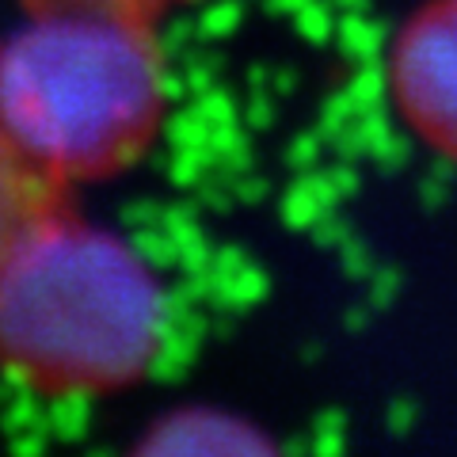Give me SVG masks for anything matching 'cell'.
<instances>
[{"label":"cell","instance_id":"obj_1","mask_svg":"<svg viewBox=\"0 0 457 457\" xmlns=\"http://www.w3.org/2000/svg\"><path fill=\"white\" fill-rule=\"evenodd\" d=\"M153 267L62 198L0 263V366L50 396H107L149 374L164 336Z\"/></svg>","mask_w":457,"mask_h":457},{"label":"cell","instance_id":"obj_2","mask_svg":"<svg viewBox=\"0 0 457 457\" xmlns=\"http://www.w3.org/2000/svg\"><path fill=\"white\" fill-rule=\"evenodd\" d=\"M164 119L153 20L42 8L0 42V126L54 187L119 176Z\"/></svg>","mask_w":457,"mask_h":457},{"label":"cell","instance_id":"obj_3","mask_svg":"<svg viewBox=\"0 0 457 457\" xmlns=\"http://www.w3.org/2000/svg\"><path fill=\"white\" fill-rule=\"evenodd\" d=\"M385 92L408 134L457 164V0H423L404 16L385 54Z\"/></svg>","mask_w":457,"mask_h":457},{"label":"cell","instance_id":"obj_4","mask_svg":"<svg viewBox=\"0 0 457 457\" xmlns=\"http://www.w3.org/2000/svg\"><path fill=\"white\" fill-rule=\"evenodd\" d=\"M145 453H270L275 438L245 416L225 408H176L164 420L149 423L141 438Z\"/></svg>","mask_w":457,"mask_h":457},{"label":"cell","instance_id":"obj_5","mask_svg":"<svg viewBox=\"0 0 457 457\" xmlns=\"http://www.w3.org/2000/svg\"><path fill=\"white\" fill-rule=\"evenodd\" d=\"M57 198L62 187H54L0 126V263L8 260V252L31 228V221Z\"/></svg>","mask_w":457,"mask_h":457},{"label":"cell","instance_id":"obj_6","mask_svg":"<svg viewBox=\"0 0 457 457\" xmlns=\"http://www.w3.org/2000/svg\"><path fill=\"white\" fill-rule=\"evenodd\" d=\"M171 4H179V0H27L31 12H42V8H99V12H126V16H141V20H156Z\"/></svg>","mask_w":457,"mask_h":457}]
</instances>
